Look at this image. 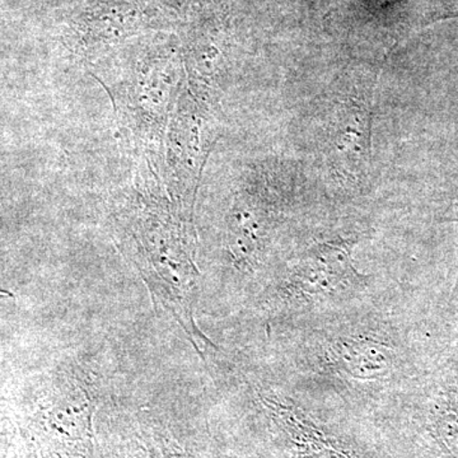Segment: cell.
<instances>
[{
	"mask_svg": "<svg viewBox=\"0 0 458 458\" xmlns=\"http://www.w3.org/2000/svg\"><path fill=\"white\" fill-rule=\"evenodd\" d=\"M183 21L159 0H82L65 12L63 41L75 53L98 54Z\"/></svg>",
	"mask_w": 458,
	"mask_h": 458,
	"instance_id": "obj_3",
	"label": "cell"
},
{
	"mask_svg": "<svg viewBox=\"0 0 458 458\" xmlns=\"http://www.w3.org/2000/svg\"><path fill=\"white\" fill-rule=\"evenodd\" d=\"M408 302L434 351L441 352L458 342V267L450 283L429 300Z\"/></svg>",
	"mask_w": 458,
	"mask_h": 458,
	"instance_id": "obj_5",
	"label": "cell"
},
{
	"mask_svg": "<svg viewBox=\"0 0 458 458\" xmlns=\"http://www.w3.org/2000/svg\"><path fill=\"white\" fill-rule=\"evenodd\" d=\"M283 321L293 390L311 399L400 403L437 352L399 284L360 302Z\"/></svg>",
	"mask_w": 458,
	"mask_h": 458,
	"instance_id": "obj_1",
	"label": "cell"
},
{
	"mask_svg": "<svg viewBox=\"0 0 458 458\" xmlns=\"http://www.w3.org/2000/svg\"><path fill=\"white\" fill-rule=\"evenodd\" d=\"M370 110L361 98L351 96L340 105L333 128L334 159L349 177H360L369 165Z\"/></svg>",
	"mask_w": 458,
	"mask_h": 458,
	"instance_id": "obj_4",
	"label": "cell"
},
{
	"mask_svg": "<svg viewBox=\"0 0 458 458\" xmlns=\"http://www.w3.org/2000/svg\"><path fill=\"white\" fill-rule=\"evenodd\" d=\"M159 2L164 3L165 5L174 9L181 16L186 18L191 12L208 5L209 0H159Z\"/></svg>",
	"mask_w": 458,
	"mask_h": 458,
	"instance_id": "obj_6",
	"label": "cell"
},
{
	"mask_svg": "<svg viewBox=\"0 0 458 458\" xmlns=\"http://www.w3.org/2000/svg\"><path fill=\"white\" fill-rule=\"evenodd\" d=\"M355 241L331 238L304 250L271 285V306L285 319L339 309L369 300L396 284L361 271L354 258Z\"/></svg>",
	"mask_w": 458,
	"mask_h": 458,
	"instance_id": "obj_2",
	"label": "cell"
}]
</instances>
